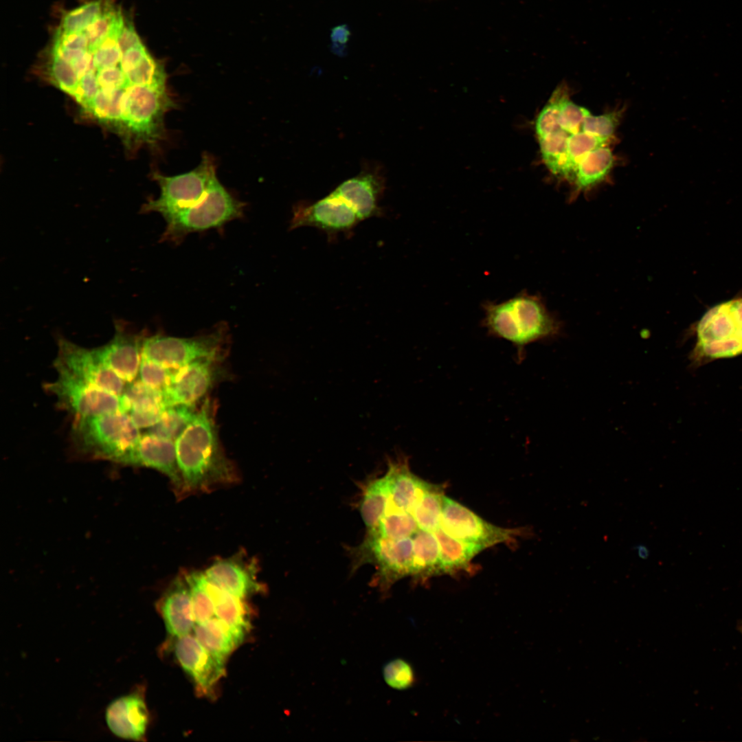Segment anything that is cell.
<instances>
[{
	"label": "cell",
	"mask_w": 742,
	"mask_h": 742,
	"mask_svg": "<svg viewBox=\"0 0 742 742\" xmlns=\"http://www.w3.org/2000/svg\"><path fill=\"white\" fill-rule=\"evenodd\" d=\"M214 406L208 398L175 440L178 467L184 493L209 490L235 482L236 468L221 446L214 419Z\"/></svg>",
	"instance_id": "6da1fadb"
},
{
	"label": "cell",
	"mask_w": 742,
	"mask_h": 742,
	"mask_svg": "<svg viewBox=\"0 0 742 742\" xmlns=\"http://www.w3.org/2000/svg\"><path fill=\"white\" fill-rule=\"evenodd\" d=\"M483 308L489 335L511 342L519 357L526 345L553 337L560 329L540 297L526 292L499 303L488 302Z\"/></svg>",
	"instance_id": "7a4b0ae2"
},
{
	"label": "cell",
	"mask_w": 742,
	"mask_h": 742,
	"mask_svg": "<svg viewBox=\"0 0 742 742\" xmlns=\"http://www.w3.org/2000/svg\"><path fill=\"white\" fill-rule=\"evenodd\" d=\"M71 434L82 452L125 465L142 436L131 416L121 410L75 418Z\"/></svg>",
	"instance_id": "3957f363"
},
{
	"label": "cell",
	"mask_w": 742,
	"mask_h": 742,
	"mask_svg": "<svg viewBox=\"0 0 742 742\" xmlns=\"http://www.w3.org/2000/svg\"><path fill=\"white\" fill-rule=\"evenodd\" d=\"M695 330L692 353L695 363L742 355V296L711 308Z\"/></svg>",
	"instance_id": "277c9868"
},
{
	"label": "cell",
	"mask_w": 742,
	"mask_h": 742,
	"mask_svg": "<svg viewBox=\"0 0 742 742\" xmlns=\"http://www.w3.org/2000/svg\"><path fill=\"white\" fill-rule=\"evenodd\" d=\"M244 208L217 179L201 202L164 218L166 226L160 241L177 244L189 234L220 227L241 218Z\"/></svg>",
	"instance_id": "5b68a950"
},
{
	"label": "cell",
	"mask_w": 742,
	"mask_h": 742,
	"mask_svg": "<svg viewBox=\"0 0 742 742\" xmlns=\"http://www.w3.org/2000/svg\"><path fill=\"white\" fill-rule=\"evenodd\" d=\"M153 177L160 194L144 203L141 212H157L164 218L201 202L218 179L214 159L207 154H204L199 164L189 172L174 176L156 172Z\"/></svg>",
	"instance_id": "8992f818"
},
{
	"label": "cell",
	"mask_w": 742,
	"mask_h": 742,
	"mask_svg": "<svg viewBox=\"0 0 742 742\" xmlns=\"http://www.w3.org/2000/svg\"><path fill=\"white\" fill-rule=\"evenodd\" d=\"M226 337L224 325L210 333L192 337L161 334L144 337L142 357L174 370L200 360L221 361Z\"/></svg>",
	"instance_id": "52a82bcc"
},
{
	"label": "cell",
	"mask_w": 742,
	"mask_h": 742,
	"mask_svg": "<svg viewBox=\"0 0 742 742\" xmlns=\"http://www.w3.org/2000/svg\"><path fill=\"white\" fill-rule=\"evenodd\" d=\"M57 379L44 385L54 395L59 407L75 418L97 416L121 410L120 398L62 370Z\"/></svg>",
	"instance_id": "ba28073f"
},
{
	"label": "cell",
	"mask_w": 742,
	"mask_h": 742,
	"mask_svg": "<svg viewBox=\"0 0 742 742\" xmlns=\"http://www.w3.org/2000/svg\"><path fill=\"white\" fill-rule=\"evenodd\" d=\"M361 565L373 562L378 566L374 583L386 591L397 580L412 574L414 563L412 537L392 539L374 534H368L357 550Z\"/></svg>",
	"instance_id": "9c48e42d"
},
{
	"label": "cell",
	"mask_w": 742,
	"mask_h": 742,
	"mask_svg": "<svg viewBox=\"0 0 742 742\" xmlns=\"http://www.w3.org/2000/svg\"><path fill=\"white\" fill-rule=\"evenodd\" d=\"M440 526L456 539L477 543L486 548L512 541L522 533L519 528H504L493 525L445 495Z\"/></svg>",
	"instance_id": "30bf717a"
},
{
	"label": "cell",
	"mask_w": 742,
	"mask_h": 742,
	"mask_svg": "<svg viewBox=\"0 0 742 742\" xmlns=\"http://www.w3.org/2000/svg\"><path fill=\"white\" fill-rule=\"evenodd\" d=\"M58 352L54 361L56 370L75 377L120 397L126 382L103 364L92 349L80 346L64 337L58 339Z\"/></svg>",
	"instance_id": "8fae6325"
},
{
	"label": "cell",
	"mask_w": 742,
	"mask_h": 742,
	"mask_svg": "<svg viewBox=\"0 0 742 742\" xmlns=\"http://www.w3.org/2000/svg\"><path fill=\"white\" fill-rule=\"evenodd\" d=\"M354 210L333 194L313 203H298L293 208L290 229L313 227L327 234L330 239L339 233H348L360 222Z\"/></svg>",
	"instance_id": "7c38bea8"
},
{
	"label": "cell",
	"mask_w": 742,
	"mask_h": 742,
	"mask_svg": "<svg viewBox=\"0 0 742 742\" xmlns=\"http://www.w3.org/2000/svg\"><path fill=\"white\" fill-rule=\"evenodd\" d=\"M220 361L200 360L174 370L164 392L168 406L196 405L224 378L225 372Z\"/></svg>",
	"instance_id": "4fadbf2b"
},
{
	"label": "cell",
	"mask_w": 742,
	"mask_h": 742,
	"mask_svg": "<svg viewBox=\"0 0 742 742\" xmlns=\"http://www.w3.org/2000/svg\"><path fill=\"white\" fill-rule=\"evenodd\" d=\"M115 326L113 338L92 350L103 364L126 383H131L139 375L144 336L128 332L121 322H116Z\"/></svg>",
	"instance_id": "5bb4252c"
},
{
	"label": "cell",
	"mask_w": 742,
	"mask_h": 742,
	"mask_svg": "<svg viewBox=\"0 0 742 742\" xmlns=\"http://www.w3.org/2000/svg\"><path fill=\"white\" fill-rule=\"evenodd\" d=\"M174 649L179 664L202 692L209 693L224 675L225 660L207 651L195 636L177 638Z\"/></svg>",
	"instance_id": "9a60e30c"
},
{
	"label": "cell",
	"mask_w": 742,
	"mask_h": 742,
	"mask_svg": "<svg viewBox=\"0 0 742 742\" xmlns=\"http://www.w3.org/2000/svg\"><path fill=\"white\" fill-rule=\"evenodd\" d=\"M105 721L115 736L127 740H142L149 723L143 692L137 688L112 701L106 707Z\"/></svg>",
	"instance_id": "2e32d148"
},
{
	"label": "cell",
	"mask_w": 742,
	"mask_h": 742,
	"mask_svg": "<svg viewBox=\"0 0 742 742\" xmlns=\"http://www.w3.org/2000/svg\"><path fill=\"white\" fill-rule=\"evenodd\" d=\"M126 465L156 469L170 480L177 494H184L175 441L148 432L142 435Z\"/></svg>",
	"instance_id": "e0dca14e"
},
{
	"label": "cell",
	"mask_w": 742,
	"mask_h": 742,
	"mask_svg": "<svg viewBox=\"0 0 742 742\" xmlns=\"http://www.w3.org/2000/svg\"><path fill=\"white\" fill-rule=\"evenodd\" d=\"M378 170H364L338 186L331 193L346 201L360 221L379 216V199L384 190Z\"/></svg>",
	"instance_id": "ac0fdd59"
},
{
	"label": "cell",
	"mask_w": 742,
	"mask_h": 742,
	"mask_svg": "<svg viewBox=\"0 0 742 742\" xmlns=\"http://www.w3.org/2000/svg\"><path fill=\"white\" fill-rule=\"evenodd\" d=\"M256 573L254 563L242 554L216 560L204 572L209 581L243 599L262 589Z\"/></svg>",
	"instance_id": "d6986e66"
},
{
	"label": "cell",
	"mask_w": 742,
	"mask_h": 742,
	"mask_svg": "<svg viewBox=\"0 0 742 742\" xmlns=\"http://www.w3.org/2000/svg\"><path fill=\"white\" fill-rule=\"evenodd\" d=\"M159 609L168 633L179 638L194 627L191 593L186 575L177 576L160 600Z\"/></svg>",
	"instance_id": "ffe728a7"
},
{
	"label": "cell",
	"mask_w": 742,
	"mask_h": 742,
	"mask_svg": "<svg viewBox=\"0 0 742 742\" xmlns=\"http://www.w3.org/2000/svg\"><path fill=\"white\" fill-rule=\"evenodd\" d=\"M120 398L122 411L127 413L139 429H148L156 424L168 407L163 392L139 379L128 383Z\"/></svg>",
	"instance_id": "44dd1931"
},
{
	"label": "cell",
	"mask_w": 742,
	"mask_h": 742,
	"mask_svg": "<svg viewBox=\"0 0 742 742\" xmlns=\"http://www.w3.org/2000/svg\"><path fill=\"white\" fill-rule=\"evenodd\" d=\"M384 477L388 491L386 508L409 512L427 482L411 472L405 459L390 461Z\"/></svg>",
	"instance_id": "7402d4cb"
},
{
	"label": "cell",
	"mask_w": 742,
	"mask_h": 742,
	"mask_svg": "<svg viewBox=\"0 0 742 742\" xmlns=\"http://www.w3.org/2000/svg\"><path fill=\"white\" fill-rule=\"evenodd\" d=\"M198 641L210 653L225 660L242 643L247 631L215 617L194 627Z\"/></svg>",
	"instance_id": "603a6c76"
},
{
	"label": "cell",
	"mask_w": 742,
	"mask_h": 742,
	"mask_svg": "<svg viewBox=\"0 0 742 742\" xmlns=\"http://www.w3.org/2000/svg\"><path fill=\"white\" fill-rule=\"evenodd\" d=\"M433 533L440 548V574L467 570L471 561L486 549L482 545L456 539L447 534L440 526Z\"/></svg>",
	"instance_id": "cb8c5ba5"
},
{
	"label": "cell",
	"mask_w": 742,
	"mask_h": 742,
	"mask_svg": "<svg viewBox=\"0 0 742 742\" xmlns=\"http://www.w3.org/2000/svg\"><path fill=\"white\" fill-rule=\"evenodd\" d=\"M414 563L412 576L425 580L440 575V548L433 532L419 529L412 537Z\"/></svg>",
	"instance_id": "d4e9b609"
},
{
	"label": "cell",
	"mask_w": 742,
	"mask_h": 742,
	"mask_svg": "<svg viewBox=\"0 0 742 742\" xmlns=\"http://www.w3.org/2000/svg\"><path fill=\"white\" fill-rule=\"evenodd\" d=\"M204 585L214 607L215 616L245 631L249 627L247 608L241 598L209 581L204 574Z\"/></svg>",
	"instance_id": "484cf974"
},
{
	"label": "cell",
	"mask_w": 742,
	"mask_h": 742,
	"mask_svg": "<svg viewBox=\"0 0 742 742\" xmlns=\"http://www.w3.org/2000/svg\"><path fill=\"white\" fill-rule=\"evenodd\" d=\"M613 164L612 153L604 146L583 156L578 164L574 180L576 191L588 190L603 181Z\"/></svg>",
	"instance_id": "4316f807"
},
{
	"label": "cell",
	"mask_w": 742,
	"mask_h": 742,
	"mask_svg": "<svg viewBox=\"0 0 742 742\" xmlns=\"http://www.w3.org/2000/svg\"><path fill=\"white\" fill-rule=\"evenodd\" d=\"M444 496L441 486L427 482L409 511L419 529L434 532L440 527Z\"/></svg>",
	"instance_id": "83f0119b"
},
{
	"label": "cell",
	"mask_w": 742,
	"mask_h": 742,
	"mask_svg": "<svg viewBox=\"0 0 742 742\" xmlns=\"http://www.w3.org/2000/svg\"><path fill=\"white\" fill-rule=\"evenodd\" d=\"M388 491L385 477L371 480L364 488L359 510L368 532L374 530L385 514Z\"/></svg>",
	"instance_id": "f1b7e54d"
},
{
	"label": "cell",
	"mask_w": 742,
	"mask_h": 742,
	"mask_svg": "<svg viewBox=\"0 0 742 742\" xmlns=\"http://www.w3.org/2000/svg\"><path fill=\"white\" fill-rule=\"evenodd\" d=\"M198 410L194 405H169L164 410L158 422L148 428V432L175 442Z\"/></svg>",
	"instance_id": "f546056e"
},
{
	"label": "cell",
	"mask_w": 742,
	"mask_h": 742,
	"mask_svg": "<svg viewBox=\"0 0 742 742\" xmlns=\"http://www.w3.org/2000/svg\"><path fill=\"white\" fill-rule=\"evenodd\" d=\"M113 2L109 0L100 16L83 31L89 41V51H93L110 34H120L124 19Z\"/></svg>",
	"instance_id": "4dcf8cb0"
},
{
	"label": "cell",
	"mask_w": 742,
	"mask_h": 742,
	"mask_svg": "<svg viewBox=\"0 0 742 742\" xmlns=\"http://www.w3.org/2000/svg\"><path fill=\"white\" fill-rule=\"evenodd\" d=\"M569 134L559 128L545 137L538 138L543 160L554 175L564 177L567 160V142Z\"/></svg>",
	"instance_id": "1f68e13d"
},
{
	"label": "cell",
	"mask_w": 742,
	"mask_h": 742,
	"mask_svg": "<svg viewBox=\"0 0 742 742\" xmlns=\"http://www.w3.org/2000/svg\"><path fill=\"white\" fill-rule=\"evenodd\" d=\"M418 530L417 523L409 512L386 508L378 527L368 534L399 539L413 537Z\"/></svg>",
	"instance_id": "d6a6232c"
},
{
	"label": "cell",
	"mask_w": 742,
	"mask_h": 742,
	"mask_svg": "<svg viewBox=\"0 0 742 742\" xmlns=\"http://www.w3.org/2000/svg\"><path fill=\"white\" fill-rule=\"evenodd\" d=\"M608 139L585 132L572 134L567 138V160L564 177L574 181L578 164L589 152L605 146Z\"/></svg>",
	"instance_id": "836d02e7"
},
{
	"label": "cell",
	"mask_w": 742,
	"mask_h": 742,
	"mask_svg": "<svg viewBox=\"0 0 742 742\" xmlns=\"http://www.w3.org/2000/svg\"><path fill=\"white\" fill-rule=\"evenodd\" d=\"M109 0H93L66 12L58 30L70 33L84 31L103 12Z\"/></svg>",
	"instance_id": "e575fe53"
},
{
	"label": "cell",
	"mask_w": 742,
	"mask_h": 742,
	"mask_svg": "<svg viewBox=\"0 0 742 742\" xmlns=\"http://www.w3.org/2000/svg\"><path fill=\"white\" fill-rule=\"evenodd\" d=\"M186 578L190 589L195 623H203L215 615L214 604L204 585V572H191Z\"/></svg>",
	"instance_id": "d590c367"
},
{
	"label": "cell",
	"mask_w": 742,
	"mask_h": 742,
	"mask_svg": "<svg viewBox=\"0 0 742 742\" xmlns=\"http://www.w3.org/2000/svg\"><path fill=\"white\" fill-rule=\"evenodd\" d=\"M565 94L562 88H558L538 115L535 122V131L538 138L561 128L559 117L561 103Z\"/></svg>",
	"instance_id": "8d00e7d4"
},
{
	"label": "cell",
	"mask_w": 742,
	"mask_h": 742,
	"mask_svg": "<svg viewBox=\"0 0 742 742\" xmlns=\"http://www.w3.org/2000/svg\"><path fill=\"white\" fill-rule=\"evenodd\" d=\"M383 675L386 684L397 690L410 688L415 682L412 666L401 658L388 662L383 668Z\"/></svg>",
	"instance_id": "74e56055"
},
{
	"label": "cell",
	"mask_w": 742,
	"mask_h": 742,
	"mask_svg": "<svg viewBox=\"0 0 742 742\" xmlns=\"http://www.w3.org/2000/svg\"><path fill=\"white\" fill-rule=\"evenodd\" d=\"M173 370L142 357L139 380L146 385L164 392L170 382Z\"/></svg>",
	"instance_id": "f35d334b"
},
{
	"label": "cell",
	"mask_w": 742,
	"mask_h": 742,
	"mask_svg": "<svg viewBox=\"0 0 742 742\" xmlns=\"http://www.w3.org/2000/svg\"><path fill=\"white\" fill-rule=\"evenodd\" d=\"M590 114L589 111L570 100L566 94L563 96L560 107L559 124L561 129L569 134L581 132L583 122Z\"/></svg>",
	"instance_id": "ab89813d"
},
{
	"label": "cell",
	"mask_w": 742,
	"mask_h": 742,
	"mask_svg": "<svg viewBox=\"0 0 742 742\" xmlns=\"http://www.w3.org/2000/svg\"><path fill=\"white\" fill-rule=\"evenodd\" d=\"M618 120L615 112L600 115L589 114L583 122L581 131L608 139L614 134Z\"/></svg>",
	"instance_id": "60d3db41"
},
{
	"label": "cell",
	"mask_w": 742,
	"mask_h": 742,
	"mask_svg": "<svg viewBox=\"0 0 742 742\" xmlns=\"http://www.w3.org/2000/svg\"><path fill=\"white\" fill-rule=\"evenodd\" d=\"M52 45L69 49L88 50L89 41L83 31L65 33L58 29L55 32Z\"/></svg>",
	"instance_id": "b9f144b4"
},
{
	"label": "cell",
	"mask_w": 742,
	"mask_h": 742,
	"mask_svg": "<svg viewBox=\"0 0 742 742\" xmlns=\"http://www.w3.org/2000/svg\"><path fill=\"white\" fill-rule=\"evenodd\" d=\"M141 43H142V41L137 33L133 22L124 19V25L118 37V44L122 52L124 53L130 48Z\"/></svg>",
	"instance_id": "7bdbcfd3"
},
{
	"label": "cell",
	"mask_w": 742,
	"mask_h": 742,
	"mask_svg": "<svg viewBox=\"0 0 742 742\" xmlns=\"http://www.w3.org/2000/svg\"><path fill=\"white\" fill-rule=\"evenodd\" d=\"M634 549L637 551L639 557L642 559H646L649 556V550L644 545H637Z\"/></svg>",
	"instance_id": "ee69618b"
},
{
	"label": "cell",
	"mask_w": 742,
	"mask_h": 742,
	"mask_svg": "<svg viewBox=\"0 0 742 742\" xmlns=\"http://www.w3.org/2000/svg\"><path fill=\"white\" fill-rule=\"evenodd\" d=\"M738 628H739V631L742 632V620L739 622V625H738Z\"/></svg>",
	"instance_id": "f6af8a7d"
}]
</instances>
